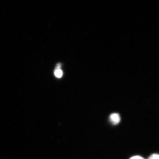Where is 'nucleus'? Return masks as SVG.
Here are the masks:
<instances>
[{
  "mask_svg": "<svg viewBox=\"0 0 159 159\" xmlns=\"http://www.w3.org/2000/svg\"><path fill=\"white\" fill-rule=\"evenodd\" d=\"M110 120L113 124H117L120 122V116L118 113H113L110 116Z\"/></svg>",
  "mask_w": 159,
  "mask_h": 159,
  "instance_id": "1",
  "label": "nucleus"
},
{
  "mask_svg": "<svg viewBox=\"0 0 159 159\" xmlns=\"http://www.w3.org/2000/svg\"><path fill=\"white\" fill-rule=\"evenodd\" d=\"M58 68H56V69L55 70V72H54V74H55V76L57 77V78H61L62 76L63 73H62V71H61V70L59 68V66H58Z\"/></svg>",
  "mask_w": 159,
  "mask_h": 159,
  "instance_id": "2",
  "label": "nucleus"
},
{
  "mask_svg": "<svg viewBox=\"0 0 159 159\" xmlns=\"http://www.w3.org/2000/svg\"><path fill=\"white\" fill-rule=\"evenodd\" d=\"M149 159H159V154H153L149 157Z\"/></svg>",
  "mask_w": 159,
  "mask_h": 159,
  "instance_id": "3",
  "label": "nucleus"
},
{
  "mask_svg": "<svg viewBox=\"0 0 159 159\" xmlns=\"http://www.w3.org/2000/svg\"><path fill=\"white\" fill-rule=\"evenodd\" d=\"M130 159H144L142 157L140 156H134L132 158H131Z\"/></svg>",
  "mask_w": 159,
  "mask_h": 159,
  "instance_id": "4",
  "label": "nucleus"
}]
</instances>
